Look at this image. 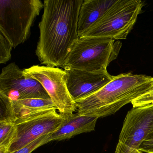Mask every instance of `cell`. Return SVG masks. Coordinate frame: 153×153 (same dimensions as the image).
Wrapping results in <instances>:
<instances>
[{
	"instance_id": "obj_9",
	"label": "cell",
	"mask_w": 153,
	"mask_h": 153,
	"mask_svg": "<svg viewBox=\"0 0 153 153\" xmlns=\"http://www.w3.org/2000/svg\"><path fill=\"white\" fill-rule=\"evenodd\" d=\"M0 94L13 100L50 98L42 85L14 62L2 68L0 74Z\"/></svg>"
},
{
	"instance_id": "obj_13",
	"label": "cell",
	"mask_w": 153,
	"mask_h": 153,
	"mask_svg": "<svg viewBox=\"0 0 153 153\" xmlns=\"http://www.w3.org/2000/svg\"><path fill=\"white\" fill-rule=\"evenodd\" d=\"M13 104L17 120L26 115L56 109L51 98L19 99L13 100Z\"/></svg>"
},
{
	"instance_id": "obj_17",
	"label": "cell",
	"mask_w": 153,
	"mask_h": 153,
	"mask_svg": "<svg viewBox=\"0 0 153 153\" xmlns=\"http://www.w3.org/2000/svg\"><path fill=\"white\" fill-rule=\"evenodd\" d=\"M51 134H46L38 138L25 146L14 153H31L41 146L50 142V137Z\"/></svg>"
},
{
	"instance_id": "obj_11",
	"label": "cell",
	"mask_w": 153,
	"mask_h": 153,
	"mask_svg": "<svg viewBox=\"0 0 153 153\" xmlns=\"http://www.w3.org/2000/svg\"><path fill=\"white\" fill-rule=\"evenodd\" d=\"M67 120L56 132L52 133L50 142L69 139L83 133L94 131L98 118L79 115L77 113L65 115Z\"/></svg>"
},
{
	"instance_id": "obj_10",
	"label": "cell",
	"mask_w": 153,
	"mask_h": 153,
	"mask_svg": "<svg viewBox=\"0 0 153 153\" xmlns=\"http://www.w3.org/2000/svg\"><path fill=\"white\" fill-rule=\"evenodd\" d=\"M69 92L75 102L93 94L112 79L107 71L89 72L76 69L64 70Z\"/></svg>"
},
{
	"instance_id": "obj_7",
	"label": "cell",
	"mask_w": 153,
	"mask_h": 153,
	"mask_svg": "<svg viewBox=\"0 0 153 153\" xmlns=\"http://www.w3.org/2000/svg\"><path fill=\"white\" fill-rule=\"evenodd\" d=\"M153 132V103L132 107L127 114L114 153H135Z\"/></svg>"
},
{
	"instance_id": "obj_15",
	"label": "cell",
	"mask_w": 153,
	"mask_h": 153,
	"mask_svg": "<svg viewBox=\"0 0 153 153\" xmlns=\"http://www.w3.org/2000/svg\"><path fill=\"white\" fill-rule=\"evenodd\" d=\"M16 120L13 100L7 96L0 94V121L16 123Z\"/></svg>"
},
{
	"instance_id": "obj_18",
	"label": "cell",
	"mask_w": 153,
	"mask_h": 153,
	"mask_svg": "<svg viewBox=\"0 0 153 153\" xmlns=\"http://www.w3.org/2000/svg\"><path fill=\"white\" fill-rule=\"evenodd\" d=\"M153 103V89L145 93L132 101V107L146 105Z\"/></svg>"
},
{
	"instance_id": "obj_4",
	"label": "cell",
	"mask_w": 153,
	"mask_h": 153,
	"mask_svg": "<svg viewBox=\"0 0 153 153\" xmlns=\"http://www.w3.org/2000/svg\"><path fill=\"white\" fill-rule=\"evenodd\" d=\"M144 6L145 1L141 0H115L103 16L79 37L125 40Z\"/></svg>"
},
{
	"instance_id": "obj_6",
	"label": "cell",
	"mask_w": 153,
	"mask_h": 153,
	"mask_svg": "<svg viewBox=\"0 0 153 153\" xmlns=\"http://www.w3.org/2000/svg\"><path fill=\"white\" fill-rule=\"evenodd\" d=\"M23 70L42 85L60 114L69 115L77 112L76 104L67 87L65 70L59 68L39 65H34Z\"/></svg>"
},
{
	"instance_id": "obj_19",
	"label": "cell",
	"mask_w": 153,
	"mask_h": 153,
	"mask_svg": "<svg viewBox=\"0 0 153 153\" xmlns=\"http://www.w3.org/2000/svg\"><path fill=\"white\" fill-rule=\"evenodd\" d=\"M139 150L146 153H153V132L143 141Z\"/></svg>"
},
{
	"instance_id": "obj_3",
	"label": "cell",
	"mask_w": 153,
	"mask_h": 153,
	"mask_svg": "<svg viewBox=\"0 0 153 153\" xmlns=\"http://www.w3.org/2000/svg\"><path fill=\"white\" fill-rule=\"evenodd\" d=\"M122 44L105 37H79L62 68L89 72L107 71L117 59Z\"/></svg>"
},
{
	"instance_id": "obj_14",
	"label": "cell",
	"mask_w": 153,
	"mask_h": 153,
	"mask_svg": "<svg viewBox=\"0 0 153 153\" xmlns=\"http://www.w3.org/2000/svg\"><path fill=\"white\" fill-rule=\"evenodd\" d=\"M17 137L16 122L0 121V153H11V147Z\"/></svg>"
},
{
	"instance_id": "obj_5",
	"label": "cell",
	"mask_w": 153,
	"mask_h": 153,
	"mask_svg": "<svg viewBox=\"0 0 153 153\" xmlns=\"http://www.w3.org/2000/svg\"><path fill=\"white\" fill-rule=\"evenodd\" d=\"M43 8L40 0H0V32L13 48L29 38L31 27Z\"/></svg>"
},
{
	"instance_id": "obj_2",
	"label": "cell",
	"mask_w": 153,
	"mask_h": 153,
	"mask_svg": "<svg viewBox=\"0 0 153 153\" xmlns=\"http://www.w3.org/2000/svg\"><path fill=\"white\" fill-rule=\"evenodd\" d=\"M153 89V77L131 72L114 76L93 94L76 102L77 113L97 118L114 114L123 106Z\"/></svg>"
},
{
	"instance_id": "obj_16",
	"label": "cell",
	"mask_w": 153,
	"mask_h": 153,
	"mask_svg": "<svg viewBox=\"0 0 153 153\" xmlns=\"http://www.w3.org/2000/svg\"><path fill=\"white\" fill-rule=\"evenodd\" d=\"M13 46L5 36L0 32V63L6 64L11 58Z\"/></svg>"
},
{
	"instance_id": "obj_1",
	"label": "cell",
	"mask_w": 153,
	"mask_h": 153,
	"mask_svg": "<svg viewBox=\"0 0 153 153\" xmlns=\"http://www.w3.org/2000/svg\"><path fill=\"white\" fill-rule=\"evenodd\" d=\"M84 0H45L36 54L41 63L62 67L79 36L78 22Z\"/></svg>"
},
{
	"instance_id": "obj_20",
	"label": "cell",
	"mask_w": 153,
	"mask_h": 153,
	"mask_svg": "<svg viewBox=\"0 0 153 153\" xmlns=\"http://www.w3.org/2000/svg\"><path fill=\"white\" fill-rule=\"evenodd\" d=\"M135 153H143L142 152L140 151V150H139V149H137V150H136L135 151Z\"/></svg>"
},
{
	"instance_id": "obj_12",
	"label": "cell",
	"mask_w": 153,
	"mask_h": 153,
	"mask_svg": "<svg viewBox=\"0 0 153 153\" xmlns=\"http://www.w3.org/2000/svg\"><path fill=\"white\" fill-rule=\"evenodd\" d=\"M115 0H85L79 14L78 33L79 36L87 31L100 19Z\"/></svg>"
},
{
	"instance_id": "obj_8",
	"label": "cell",
	"mask_w": 153,
	"mask_h": 153,
	"mask_svg": "<svg viewBox=\"0 0 153 153\" xmlns=\"http://www.w3.org/2000/svg\"><path fill=\"white\" fill-rule=\"evenodd\" d=\"M57 110L51 109L18 118L16 121L17 137L10 152L15 153L38 138L59 130L67 118Z\"/></svg>"
}]
</instances>
